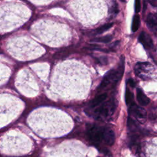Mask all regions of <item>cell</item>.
Returning a JSON list of instances; mask_svg holds the SVG:
<instances>
[{"label":"cell","instance_id":"7a4b0ae2","mask_svg":"<svg viewBox=\"0 0 157 157\" xmlns=\"http://www.w3.org/2000/svg\"><path fill=\"white\" fill-rule=\"evenodd\" d=\"M115 102L113 99H110L106 102H102L101 104L91 110L89 112L90 116L93 117L97 120H104L110 117L114 112L115 109Z\"/></svg>","mask_w":157,"mask_h":157},{"label":"cell","instance_id":"ba28073f","mask_svg":"<svg viewBox=\"0 0 157 157\" xmlns=\"http://www.w3.org/2000/svg\"><path fill=\"white\" fill-rule=\"evenodd\" d=\"M129 113L139 119H144L146 116L145 110L135 103L129 107Z\"/></svg>","mask_w":157,"mask_h":157},{"label":"cell","instance_id":"30bf717a","mask_svg":"<svg viewBox=\"0 0 157 157\" xmlns=\"http://www.w3.org/2000/svg\"><path fill=\"white\" fill-rule=\"evenodd\" d=\"M136 96L138 102L143 106L147 105L150 102L149 98L145 95L144 91L140 88H137L136 90Z\"/></svg>","mask_w":157,"mask_h":157},{"label":"cell","instance_id":"8992f818","mask_svg":"<svg viewBox=\"0 0 157 157\" xmlns=\"http://www.w3.org/2000/svg\"><path fill=\"white\" fill-rule=\"evenodd\" d=\"M115 136L113 131L108 127H104L103 130V142L109 145H112L115 142Z\"/></svg>","mask_w":157,"mask_h":157},{"label":"cell","instance_id":"52a82bcc","mask_svg":"<svg viewBox=\"0 0 157 157\" xmlns=\"http://www.w3.org/2000/svg\"><path fill=\"white\" fill-rule=\"evenodd\" d=\"M139 41L142 44L145 49L150 50L153 47V42L150 36L145 33L142 31L139 36Z\"/></svg>","mask_w":157,"mask_h":157},{"label":"cell","instance_id":"2e32d148","mask_svg":"<svg viewBox=\"0 0 157 157\" xmlns=\"http://www.w3.org/2000/svg\"><path fill=\"white\" fill-rule=\"evenodd\" d=\"M96 59H97L98 62L99 64L105 65L108 63V59H107V58L106 56H101V57L98 58Z\"/></svg>","mask_w":157,"mask_h":157},{"label":"cell","instance_id":"5bb4252c","mask_svg":"<svg viewBox=\"0 0 157 157\" xmlns=\"http://www.w3.org/2000/svg\"><path fill=\"white\" fill-rule=\"evenodd\" d=\"M112 36L107 35V36H104L95 38L92 41L96 42H101V43H108L112 40Z\"/></svg>","mask_w":157,"mask_h":157},{"label":"cell","instance_id":"3957f363","mask_svg":"<svg viewBox=\"0 0 157 157\" xmlns=\"http://www.w3.org/2000/svg\"><path fill=\"white\" fill-rule=\"evenodd\" d=\"M104 127L96 124L87 125L86 134L89 140L94 145H99L103 141Z\"/></svg>","mask_w":157,"mask_h":157},{"label":"cell","instance_id":"6da1fadb","mask_svg":"<svg viewBox=\"0 0 157 157\" xmlns=\"http://www.w3.org/2000/svg\"><path fill=\"white\" fill-rule=\"evenodd\" d=\"M124 67V59L123 56L121 57L120 63L118 67V69H112L108 71L103 77L100 85L98 87L99 91H101L105 89L110 84L112 86L115 85L121 78Z\"/></svg>","mask_w":157,"mask_h":157},{"label":"cell","instance_id":"e0dca14e","mask_svg":"<svg viewBox=\"0 0 157 157\" xmlns=\"http://www.w3.org/2000/svg\"><path fill=\"white\" fill-rule=\"evenodd\" d=\"M140 7H141V5H140V2L139 1H136L135 3H134V9H135V12L136 13H138L140 12Z\"/></svg>","mask_w":157,"mask_h":157},{"label":"cell","instance_id":"277c9868","mask_svg":"<svg viewBox=\"0 0 157 157\" xmlns=\"http://www.w3.org/2000/svg\"><path fill=\"white\" fill-rule=\"evenodd\" d=\"M152 69V66L150 63L147 62L144 63H136L134 71L136 75L143 78L147 74H148Z\"/></svg>","mask_w":157,"mask_h":157},{"label":"cell","instance_id":"8fae6325","mask_svg":"<svg viewBox=\"0 0 157 157\" xmlns=\"http://www.w3.org/2000/svg\"><path fill=\"white\" fill-rule=\"evenodd\" d=\"M125 101L127 105L129 107L135 103L134 102V96L128 87L126 88L125 90Z\"/></svg>","mask_w":157,"mask_h":157},{"label":"cell","instance_id":"d6986e66","mask_svg":"<svg viewBox=\"0 0 157 157\" xmlns=\"http://www.w3.org/2000/svg\"><path fill=\"white\" fill-rule=\"evenodd\" d=\"M127 82H128V83L129 85V86H130L131 87H132V88L135 87V86H136V82H135V81H134L132 78H128V80H127Z\"/></svg>","mask_w":157,"mask_h":157},{"label":"cell","instance_id":"4fadbf2b","mask_svg":"<svg viewBox=\"0 0 157 157\" xmlns=\"http://www.w3.org/2000/svg\"><path fill=\"white\" fill-rule=\"evenodd\" d=\"M113 23H106L105 25H103L102 26L99 27L98 28H97L96 29L95 34H102V33L105 32L109 29H110L113 26Z\"/></svg>","mask_w":157,"mask_h":157},{"label":"cell","instance_id":"9c48e42d","mask_svg":"<svg viewBox=\"0 0 157 157\" xmlns=\"http://www.w3.org/2000/svg\"><path fill=\"white\" fill-rule=\"evenodd\" d=\"M146 23L148 28L152 32H157V15L149 13L147 17Z\"/></svg>","mask_w":157,"mask_h":157},{"label":"cell","instance_id":"5b68a950","mask_svg":"<svg viewBox=\"0 0 157 157\" xmlns=\"http://www.w3.org/2000/svg\"><path fill=\"white\" fill-rule=\"evenodd\" d=\"M107 97V94L106 93H101L98 95L96 97H95L93 99H92L89 102L86 112L94 109V108H96V107L101 104L102 102L105 101Z\"/></svg>","mask_w":157,"mask_h":157},{"label":"cell","instance_id":"7c38bea8","mask_svg":"<svg viewBox=\"0 0 157 157\" xmlns=\"http://www.w3.org/2000/svg\"><path fill=\"white\" fill-rule=\"evenodd\" d=\"M140 23V17L139 15H134L132 18V26H131V30L132 32H136L138 30Z\"/></svg>","mask_w":157,"mask_h":157},{"label":"cell","instance_id":"ac0fdd59","mask_svg":"<svg viewBox=\"0 0 157 157\" xmlns=\"http://www.w3.org/2000/svg\"><path fill=\"white\" fill-rule=\"evenodd\" d=\"M118 12V6L117 4H113L111 8V13L112 14H117Z\"/></svg>","mask_w":157,"mask_h":157},{"label":"cell","instance_id":"9a60e30c","mask_svg":"<svg viewBox=\"0 0 157 157\" xmlns=\"http://www.w3.org/2000/svg\"><path fill=\"white\" fill-rule=\"evenodd\" d=\"M127 125H128V129L131 132H134L137 129V125L136 124V122L130 117H128V118Z\"/></svg>","mask_w":157,"mask_h":157}]
</instances>
